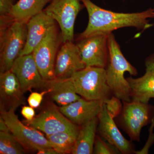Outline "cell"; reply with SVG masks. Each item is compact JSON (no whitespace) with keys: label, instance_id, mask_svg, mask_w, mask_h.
<instances>
[{"label":"cell","instance_id":"7402d4cb","mask_svg":"<svg viewBox=\"0 0 154 154\" xmlns=\"http://www.w3.org/2000/svg\"><path fill=\"white\" fill-rule=\"evenodd\" d=\"M26 150L11 132L0 131V154H23Z\"/></svg>","mask_w":154,"mask_h":154},{"label":"cell","instance_id":"83f0119b","mask_svg":"<svg viewBox=\"0 0 154 154\" xmlns=\"http://www.w3.org/2000/svg\"><path fill=\"white\" fill-rule=\"evenodd\" d=\"M21 114L26 119L25 122H30L33 120L35 116L34 108L30 106L24 105L21 110Z\"/></svg>","mask_w":154,"mask_h":154},{"label":"cell","instance_id":"9a60e30c","mask_svg":"<svg viewBox=\"0 0 154 154\" xmlns=\"http://www.w3.org/2000/svg\"><path fill=\"white\" fill-rule=\"evenodd\" d=\"M104 104L103 101L87 100L81 97L71 104L60 107L59 109L70 121L81 127L98 117Z\"/></svg>","mask_w":154,"mask_h":154},{"label":"cell","instance_id":"cb8c5ba5","mask_svg":"<svg viewBox=\"0 0 154 154\" xmlns=\"http://www.w3.org/2000/svg\"><path fill=\"white\" fill-rule=\"evenodd\" d=\"M121 101L120 99L112 96L105 102L107 111L114 119L119 115L122 110L123 104Z\"/></svg>","mask_w":154,"mask_h":154},{"label":"cell","instance_id":"603a6c76","mask_svg":"<svg viewBox=\"0 0 154 154\" xmlns=\"http://www.w3.org/2000/svg\"><path fill=\"white\" fill-rule=\"evenodd\" d=\"M93 154H121L115 147L107 142L99 135H96L94 143Z\"/></svg>","mask_w":154,"mask_h":154},{"label":"cell","instance_id":"277c9868","mask_svg":"<svg viewBox=\"0 0 154 154\" xmlns=\"http://www.w3.org/2000/svg\"><path fill=\"white\" fill-rule=\"evenodd\" d=\"M27 34L26 24L16 21L0 32V73L11 70L24 48Z\"/></svg>","mask_w":154,"mask_h":154},{"label":"cell","instance_id":"d6986e66","mask_svg":"<svg viewBox=\"0 0 154 154\" xmlns=\"http://www.w3.org/2000/svg\"><path fill=\"white\" fill-rule=\"evenodd\" d=\"M51 0H19L14 4L11 17L14 21L27 24L30 19L43 12Z\"/></svg>","mask_w":154,"mask_h":154},{"label":"cell","instance_id":"3957f363","mask_svg":"<svg viewBox=\"0 0 154 154\" xmlns=\"http://www.w3.org/2000/svg\"><path fill=\"white\" fill-rule=\"evenodd\" d=\"M70 78L76 93L84 99L105 102L113 96L107 83L105 68L86 67Z\"/></svg>","mask_w":154,"mask_h":154},{"label":"cell","instance_id":"4316f807","mask_svg":"<svg viewBox=\"0 0 154 154\" xmlns=\"http://www.w3.org/2000/svg\"><path fill=\"white\" fill-rule=\"evenodd\" d=\"M154 127V119L152 120L151 123V125L149 129V139L143 148L141 149L140 150L137 151H135L134 153L136 154H148L149 149L151 146L152 144L154 142V134L153 133V129Z\"/></svg>","mask_w":154,"mask_h":154},{"label":"cell","instance_id":"5b68a950","mask_svg":"<svg viewBox=\"0 0 154 154\" xmlns=\"http://www.w3.org/2000/svg\"><path fill=\"white\" fill-rule=\"evenodd\" d=\"M122 102L119 124L131 140L139 142L142 128L153 120L154 106L134 100Z\"/></svg>","mask_w":154,"mask_h":154},{"label":"cell","instance_id":"8fae6325","mask_svg":"<svg viewBox=\"0 0 154 154\" xmlns=\"http://www.w3.org/2000/svg\"><path fill=\"white\" fill-rule=\"evenodd\" d=\"M24 93L33 89H46L48 81L42 76L32 54L19 56L11 69Z\"/></svg>","mask_w":154,"mask_h":154},{"label":"cell","instance_id":"52a82bcc","mask_svg":"<svg viewBox=\"0 0 154 154\" xmlns=\"http://www.w3.org/2000/svg\"><path fill=\"white\" fill-rule=\"evenodd\" d=\"M11 133L26 150L37 152L43 148H52L47 137L41 131L23 124L13 110L1 112Z\"/></svg>","mask_w":154,"mask_h":154},{"label":"cell","instance_id":"6da1fadb","mask_svg":"<svg viewBox=\"0 0 154 154\" xmlns=\"http://www.w3.org/2000/svg\"><path fill=\"white\" fill-rule=\"evenodd\" d=\"M87 9L89 22L85 30L79 36V39L99 33H111L113 30L127 27L137 29H146L151 25L148 19L154 18V8L140 13H116L98 7L91 0H82Z\"/></svg>","mask_w":154,"mask_h":154},{"label":"cell","instance_id":"30bf717a","mask_svg":"<svg viewBox=\"0 0 154 154\" xmlns=\"http://www.w3.org/2000/svg\"><path fill=\"white\" fill-rule=\"evenodd\" d=\"M25 122L28 126L40 131L46 136L80 128L68 119L61 113L59 107L53 104L48 105L33 120Z\"/></svg>","mask_w":154,"mask_h":154},{"label":"cell","instance_id":"2e32d148","mask_svg":"<svg viewBox=\"0 0 154 154\" xmlns=\"http://www.w3.org/2000/svg\"><path fill=\"white\" fill-rule=\"evenodd\" d=\"M145 66L146 72L143 76L129 77L126 80L130 88L131 100L149 103L154 98V54L147 58Z\"/></svg>","mask_w":154,"mask_h":154},{"label":"cell","instance_id":"7a4b0ae2","mask_svg":"<svg viewBox=\"0 0 154 154\" xmlns=\"http://www.w3.org/2000/svg\"><path fill=\"white\" fill-rule=\"evenodd\" d=\"M108 48L109 62L105 69L107 84L113 96L122 102H130V88L124 74L128 72L131 75L135 76L137 70L125 57L112 33L108 35Z\"/></svg>","mask_w":154,"mask_h":154},{"label":"cell","instance_id":"484cf974","mask_svg":"<svg viewBox=\"0 0 154 154\" xmlns=\"http://www.w3.org/2000/svg\"><path fill=\"white\" fill-rule=\"evenodd\" d=\"M14 4V0H0V19H12L10 15Z\"/></svg>","mask_w":154,"mask_h":154},{"label":"cell","instance_id":"44dd1931","mask_svg":"<svg viewBox=\"0 0 154 154\" xmlns=\"http://www.w3.org/2000/svg\"><path fill=\"white\" fill-rule=\"evenodd\" d=\"M80 128L56 133L46 137L59 154H72Z\"/></svg>","mask_w":154,"mask_h":154},{"label":"cell","instance_id":"5bb4252c","mask_svg":"<svg viewBox=\"0 0 154 154\" xmlns=\"http://www.w3.org/2000/svg\"><path fill=\"white\" fill-rule=\"evenodd\" d=\"M99 119L97 131L102 138L115 147L120 153H134V147L130 141L122 134L105 106V102L101 112L98 116Z\"/></svg>","mask_w":154,"mask_h":154},{"label":"cell","instance_id":"9c48e42d","mask_svg":"<svg viewBox=\"0 0 154 154\" xmlns=\"http://www.w3.org/2000/svg\"><path fill=\"white\" fill-rule=\"evenodd\" d=\"M108 35L99 33L79 39L76 45L86 67H106L109 58Z\"/></svg>","mask_w":154,"mask_h":154},{"label":"cell","instance_id":"ba28073f","mask_svg":"<svg viewBox=\"0 0 154 154\" xmlns=\"http://www.w3.org/2000/svg\"><path fill=\"white\" fill-rule=\"evenodd\" d=\"M59 45V38L54 25L32 53L42 76L46 81L55 79L54 66Z\"/></svg>","mask_w":154,"mask_h":154},{"label":"cell","instance_id":"e0dca14e","mask_svg":"<svg viewBox=\"0 0 154 154\" xmlns=\"http://www.w3.org/2000/svg\"><path fill=\"white\" fill-rule=\"evenodd\" d=\"M55 21L44 11L33 17L27 23L26 42L20 56L31 54L55 25Z\"/></svg>","mask_w":154,"mask_h":154},{"label":"cell","instance_id":"ac0fdd59","mask_svg":"<svg viewBox=\"0 0 154 154\" xmlns=\"http://www.w3.org/2000/svg\"><path fill=\"white\" fill-rule=\"evenodd\" d=\"M46 89L49 91L48 94L53 101L60 107L71 104L81 98L76 93L71 78L48 81Z\"/></svg>","mask_w":154,"mask_h":154},{"label":"cell","instance_id":"4fadbf2b","mask_svg":"<svg viewBox=\"0 0 154 154\" xmlns=\"http://www.w3.org/2000/svg\"><path fill=\"white\" fill-rule=\"evenodd\" d=\"M24 93L11 70L0 73V112L13 110L26 104Z\"/></svg>","mask_w":154,"mask_h":154},{"label":"cell","instance_id":"d4e9b609","mask_svg":"<svg viewBox=\"0 0 154 154\" xmlns=\"http://www.w3.org/2000/svg\"><path fill=\"white\" fill-rule=\"evenodd\" d=\"M48 93V89H45L41 93L32 92L27 99L28 105L33 108H38L41 105L45 95Z\"/></svg>","mask_w":154,"mask_h":154},{"label":"cell","instance_id":"7c38bea8","mask_svg":"<svg viewBox=\"0 0 154 154\" xmlns=\"http://www.w3.org/2000/svg\"><path fill=\"white\" fill-rule=\"evenodd\" d=\"M85 67L77 45L73 42H64L58 51L56 58L55 79L70 78L77 72Z\"/></svg>","mask_w":154,"mask_h":154},{"label":"cell","instance_id":"ffe728a7","mask_svg":"<svg viewBox=\"0 0 154 154\" xmlns=\"http://www.w3.org/2000/svg\"><path fill=\"white\" fill-rule=\"evenodd\" d=\"M98 124L99 119L97 117L80 127L72 154H93Z\"/></svg>","mask_w":154,"mask_h":154},{"label":"cell","instance_id":"8992f818","mask_svg":"<svg viewBox=\"0 0 154 154\" xmlns=\"http://www.w3.org/2000/svg\"><path fill=\"white\" fill-rule=\"evenodd\" d=\"M81 2L82 0H51L43 11L59 25L63 43L73 40L75 21L84 6Z\"/></svg>","mask_w":154,"mask_h":154},{"label":"cell","instance_id":"f546056e","mask_svg":"<svg viewBox=\"0 0 154 154\" xmlns=\"http://www.w3.org/2000/svg\"><path fill=\"white\" fill-rule=\"evenodd\" d=\"M0 131L5 132H11L8 127L2 116H0Z\"/></svg>","mask_w":154,"mask_h":154},{"label":"cell","instance_id":"f1b7e54d","mask_svg":"<svg viewBox=\"0 0 154 154\" xmlns=\"http://www.w3.org/2000/svg\"><path fill=\"white\" fill-rule=\"evenodd\" d=\"M36 153L38 154H59L56 150L53 148L40 149L36 152Z\"/></svg>","mask_w":154,"mask_h":154}]
</instances>
